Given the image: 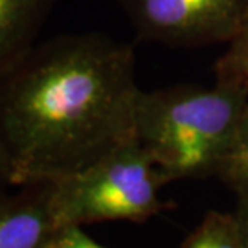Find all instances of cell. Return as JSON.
<instances>
[{
  "label": "cell",
  "instance_id": "cell-11",
  "mask_svg": "<svg viewBox=\"0 0 248 248\" xmlns=\"http://www.w3.org/2000/svg\"><path fill=\"white\" fill-rule=\"evenodd\" d=\"M237 203H235V210L232 212L235 218V223L239 226L242 240H244L245 248H248V192H242V194H235Z\"/></svg>",
  "mask_w": 248,
  "mask_h": 248
},
{
  "label": "cell",
  "instance_id": "cell-10",
  "mask_svg": "<svg viewBox=\"0 0 248 248\" xmlns=\"http://www.w3.org/2000/svg\"><path fill=\"white\" fill-rule=\"evenodd\" d=\"M45 248H108L93 240L78 224L58 226L51 232Z\"/></svg>",
  "mask_w": 248,
  "mask_h": 248
},
{
  "label": "cell",
  "instance_id": "cell-3",
  "mask_svg": "<svg viewBox=\"0 0 248 248\" xmlns=\"http://www.w3.org/2000/svg\"><path fill=\"white\" fill-rule=\"evenodd\" d=\"M50 184V210L56 228L103 221L144 223L173 207L160 199L163 181L138 138Z\"/></svg>",
  "mask_w": 248,
  "mask_h": 248
},
{
  "label": "cell",
  "instance_id": "cell-4",
  "mask_svg": "<svg viewBox=\"0 0 248 248\" xmlns=\"http://www.w3.org/2000/svg\"><path fill=\"white\" fill-rule=\"evenodd\" d=\"M142 42L170 48L226 44L248 23V0H120Z\"/></svg>",
  "mask_w": 248,
  "mask_h": 248
},
{
  "label": "cell",
  "instance_id": "cell-5",
  "mask_svg": "<svg viewBox=\"0 0 248 248\" xmlns=\"http://www.w3.org/2000/svg\"><path fill=\"white\" fill-rule=\"evenodd\" d=\"M50 183L0 191V248H45L55 231Z\"/></svg>",
  "mask_w": 248,
  "mask_h": 248
},
{
  "label": "cell",
  "instance_id": "cell-8",
  "mask_svg": "<svg viewBox=\"0 0 248 248\" xmlns=\"http://www.w3.org/2000/svg\"><path fill=\"white\" fill-rule=\"evenodd\" d=\"M216 178L234 194L248 192V104Z\"/></svg>",
  "mask_w": 248,
  "mask_h": 248
},
{
  "label": "cell",
  "instance_id": "cell-6",
  "mask_svg": "<svg viewBox=\"0 0 248 248\" xmlns=\"http://www.w3.org/2000/svg\"><path fill=\"white\" fill-rule=\"evenodd\" d=\"M56 0H0V78L37 45Z\"/></svg>",
  "mask_w": 248,
  "mask_h": 248
},
{
  "label": "cell",
  "instance_id": "cell-12",
  "mask_svg": "<svg viewBox=\"0 0 248 248\" xmlns=\"http://www.w3.org/2000/svg\"><path fill=\"white\" fill-rule=\"evenodd\" d=\"M13 186V170L12 160H10L8 151L0 138V191Z\"/></svg>",
  "mask_w": 248,
  "mask_h": 248
},
{
  "label": "cell",
  "instance_id": "cell-7",
  "mask_svg": "<svg viewBox=\"0 0 248 248\" xmlns=\"http://www.w3.org/2000/svg\"><path fill=\"white\" fill-rule=\"evenodd\" d=\"M179 248H245L232 213L208 212Z\"/></svg>",
  "mask_w": 248,
  "mask_h": 248
},
{
  "label": "cell",
  "instance_id": "cell-1",
  "mask_svg": "<svg viewBox=\"0 0 248 248\" xmlns=\"http://www.w3.org/2000/svg\"><path fill=\"white\" fill-rule=\"evenodd\" d=\"M133 46L99 32L37 44L0 78L13 186L53 183L136 138Z\"/></svg>",
  "mask_w": 248,
  "mask_h": 248
},
{
  "label": "cell",
  "instance_id": "cell-2",
  "mask_svg": "<svg viewBox=\"0 0 248 248\" xmlns=\"http://www.w3.org/2000/svg\"><path fill=\"white\" fill-rule=\"evenodd\" d=\"M247 104V92L216 80L141 92L136 138L163 184L216 178Z\"/></svg>",
  "mask_w": 248,
  "mask_h": 248
},
{
  "label": "cell",
  "instance_id": "cell-9",
  "mask_svg": "<svg viewBox=\"0 0 248 248\" xmlns=\"http://www.w3.org/2000/svg\"><path fill=\"white\" fill-rule=\"evenodd\" d=\"M213 72L216 82L248 93V23L229 42L224 53L216 58Z\"/></svg>",
  "mask_w": 248,
  "mask_h": 248
}]
</instances>
